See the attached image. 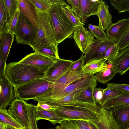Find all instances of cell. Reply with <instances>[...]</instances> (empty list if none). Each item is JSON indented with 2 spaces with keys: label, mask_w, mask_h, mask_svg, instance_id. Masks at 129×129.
Here are the masks:
<instances>
[{
  "label": "cell",
  "mask_w": 129,
  "mask_h": 129,
  "mask_svg": "<svg viewBox=\"0 0 129 129\" xmlns=\"http://www.w3.org/2000/svg\"><path fill=\"white\" fill-rule=\"evenodd\" d=\"M66 4L63 0H57L47 12L58 44L67 38H72L76 27L68 18L63 9V7Z\"/></svg>",
  "instance_id": "1"
},
{
  "label": "cell",
  "mask_w": 129,
  "mask_h": 129,
  "mask_svg": "<svg viewBox=\"0 0 129 129\" xmlns=\"http://www.w3.org/2000/svg\"><path fill=\"white\" fill-rule=\"evenodd\" d=\"M47 71L37 66L15 62L6 64L5 74L14 87L32 80L45 78Z\"/></svg>",
  "instance_id": "2"
},
{
  "label": "cell",
  "mask_w": 129,
  "mask_h": 129,
  "mask_svg": "<svg viewBox=\"0 0 129 129\" xmlns=\"http://www.w3.org/2000/svg\"><path fill=\"white\" fill-rule=\"evenodd\" d=\"M97 84L94 75L87 74L63 88L48 93L34 100L38 102L44 103L70 95H73L74 98L86 88L90 87H96Z\"/></svg>",
  "instance_id": "3"
},
{
  "label": "cell",
  "mask_w": 129,
  "mask_h": 129,
  "mask_svg": "<svg viewBox=\"0 0 129 129\" xmlns=\"http://www.w3.org/2000/svg\"><path fill=\"white\" fill-rule=\"evenodd\" d=\"M53 83L45 78L32 80L14 87V95L24 101L34 100L48 93Z\"/></svg>",
  "instance_id": "4"
},
{
  "label": "cell",
  "mask_w": 129,
  "mask_h": 129,
  "mask_svg": "<svg viewBox=\"0 0 129 129\" xmlns=\"http://www.w3.org/2000/svg\"><path fill=\"white\" fill-rule=\"evenodd\" d=\"M38 10L37 34L34 42L30 45L35 51L52 44H58L56 42L47 12L42 13Z\"/></svg>",
  "instance_id": "5"
},
{
  "label": "cell",
  "mask_w": 129,
  "mask_h": 129,
  "mask_svg": "<svg viewBox=\"0 0 129 129\" xmlns=\"http://www.w3.org/2000/svg\"><path fill=\"white\" fill-rule=\"evenodd\" d=\"M37 29L20 11L14 35L17 44L30 45L34 42Z\"/></svg>",
  "instance_id": "6"
},
{
  "label": "cell",
  "mask_w": 129,
  "mask_h": 129,
  "mask_svg": "<svg viewBox=\"0 0 129 129\" xmlns=\"http://www.w3.org/2000/svg\"><path fill=\"white\" fill-rule=\"evenodd\" d=\"M53 108V109L64 119L93 121L98 113L87 108L77 106H64Z\"/></svg>",
  "instance_id": "7"
},
{
  "label": "cell",
  "mask_w": 129,
  "mask_h": 129,
  "mask_svg": "<svg viewBox=\"0 0 129 129\" xmlns=\"http://www.w3.org/2000/svg\"><path fill=\"white\" fill-rule=\"evenodd\" d=\"M7 111L10 115L23 128L30 129L27 103L23 100H14Z\"/></svg>",
  "instance_id": "8"
},
{
  "label": "cell",
  "mask_w": 129,
  "mask_h": 129,
  "mask_svg": "<svg viewBox=\"0 0 129 129\" xmlns=\"http://www.w3.org/2000/svg\"><path fill=\"white\" fill-rule=\"evenodd\" d=\"M73 37L80 50L85 54L88 53L94 39L91 33L81 25L76 26Z\"/></svg>",
  "instance_id": "9"
},
{
  "label": "cell",
  "mask_w": 129,
  "mask_h": 129,
  "mask_svg": "<svg viewBox=\"0 0 129 129\" xmlns=\"http://www.w3.org/2000/svg\"><path fill=\"white\" fill-rule=\"evenodd\" d=\"M117 43L114 40L108 38L106 40L94 39L90 46L89 52L85 54L86 62L93 59H104L108 48Z\"/></svg>",
  "instance_id": "10"
},
{
  "label": "cell",
  "mask_w": 129,
  "mask_h": 129,
  "mask_svg": "<svg viewBox=\"0 0 129 129\" xmlns=\"http://www.w3.org/2000/svg\"><path fill=\"white\" fill-rule=\"evenodd\" d=\"M100 2V0H79V8L72 9L80 22L84 24L89 17L92 15H96Z\"/></svg>",
  "instance_id": "11"
},
{
  "label": "cell",
  "mask_w": 129,
  "mask_h": 129,
  "mask_svg": "<svg viewBox=\"0 0 129 129\" xmlns=\"http://www.w3.org/2000/svg\"><path fill=\"white\" fill-rule=\"evenodd\" d=\"M98 129H119L112 110L100 107L95 120L90 121Z\"/></svg>",
  "instance_id": "12"
},
{
  "label": "cell",
  "mask_w": 129,
  "mask_h": 129,
  "mask_svg": "<svg viewBox=\"0 0 129 129\" xmlns=\"http://www.w3.org/2000/svg\"><path fill=\"white\" fill-rule=\"evenodd\" d=\"M74 62L60 58L57 59L46 72L45 79L54 82L70 69Z\"/></svg>",
  "instance_id": "13"
},
{
  "label": "cell",
  "mask_w": 129,
  "mask_h": 129,
  "mask_svg": "<svg viewBox=\"0 0 129 129\" xmlns=\"http://www.w3.org/2000/svg\"><path fill=\"white\" fill-rule=\"evenodd\" d=\"M0 78V109H6L8 105L15 99L14 87L5 74Z\"/></svg>",
  "instance_id": "14"
},
{
  "label": "cell",
  "mask_w": 129,
  "mask_h": 129,
  "mask_svg": "<svg viewBox=\"0 0 129 129\" xmlns=\"http://www.w3.org/2000/svg\"><path fill=\"white\" fill-rule=\"evenodd\" d=\"M57 60L34 52L27 55L18 62L37 66L47 70Z\"/></svg>",
  "instance_id": "15"
},
{
  "label": "cell",
  "mask_w": 129,
  "mask_h": 129,
  "mask_svg": "<svg viewBox=\"0 0 129 129\" xmlns=\"http://www.w3.org/2000/svg\"><path fill=\"white\" fill-rule=\"evenodd\" d=\"M53 107L64 106H75L87 108L98 112L100 108L97 105L84 103L75 99L70 95L53 101L44 103Z\"/></svg>",
  "instance_id": "16"
},
{
  "label": "cell",
  "mask_w": 129,
  "mask_h": 129,
  "mask_svg": "<svg viewBox=\"0 0 129 129\" xmlns=\"http://www.w3.org/2000/svg\"><path fill=\"white\" fill-rule=\"evenodd\" d=\"M87 75L83 73L81 71L78 72H74L70 69L63 75L53 82L51 88L48 93L63 88L75 81Z\"/></svg>",
  "instance_id": "17"
},
{
  "label": "cell",
  "mask_w": 129,
  "mask_h": 129,
  "mask_svg": "<svg viewBox=\"0 0 129 129\" xmlns=\"http://www.w3.org/2000/svg\"><path fill=\"white\" fill-rule=\"evenodd\" d=\"M116 72L121 75L129 70V46L119 50L117 56L110 62Z\"/></svg>",
  "instance_id": "18"
},
{
  "label": "cell",
  "mask_w": 129,
  "mask_h": 129,
  "mask_svg": "<svg viewBox=\"0 0 129 129\" xmlns=\"http://www.w3.org/2000/svg\"><path fill=\"white\" fill-rule=\"evenodd\" d=\"M19 0L20 11L37 29L38 14L37 8L30 0Z\"/></svg>",
  "instance_id": "19"
},
{
  "label": "cell",
  "mask_w": 129,
  "mask_h": 129,
  "mask_svg": "<svg viewBox=\"0 0 129 129\" xmlns=\"http://www.w3.org/2000/svg\"><path fill=\"white\" fill-rule=\"evenodd\" d=\"M111 109L119 129H127L129 125V105H118Z\"/></svg>",
  "instance_id": "20"
},
{
  "label": "cell",
  "mask_w": 129,
  "mask_h": 129,
  "mask_svg": "<svg viewBox=\"0 0 129 129\" xmlns=\"http://www.w3.org/2000/svg\"><path fill=\"white\" fill-rule=\"evenodd\" d=\"M129 26V18L119 20L113 23L106 30L108 38L115 40L117 43L119 40Z\"/></svg>",
  "instance_id": "21"
},
{
  "label": "cell",
  "mask_w": 129,
  "mask_h": 129,
  "mask_svg": "<svg viewBox=\"0 0 129 129\" xmlns=\"http://www.w3.org/2000/svg\"><path fill=\"white\" fill-rule=\"evenodd\" d=\"M109 6L105 1L100 0L98 11L96 15L99 18V26L103 30L107 29L113 23L112 16L109 12Z\"/></svg>",
  "instance_id": "22"
},
{
  "label": "cell",
  "mask_w": 129,
  "mask_h": 129,
  "mask_svg": "<svg viewBox=\"0 0 129 129\" xmlns=\"http://www.w3.org/2000/svg\"><path fill=\"white\" fill-rule=\"evenodd\" d=\"M107 61L105 59H91L84 65L81 72L84 74L94 75L107 67L108 64Z\"/></svg>",
  "instance_id": "23"
},
{
  "label": "cell",
  "mask_w": 129,
  "mask_h": 129,
  "mask_svg": "<svg viewBox=\"0 0 129 129\" xmlns=\"http://www.w3.org/2000/svg\"><path fill=\"white\" fill-rule=\"evenodd\" d=\"M36 120L44 119L48 120L53 124L56 125L64 120V118L57 114L53 109L44 110L36 106L35 111Z\"/></svg>",
  "instance_id": "24"
},
{
  "label": "cell",
  "mask_w": 129,
  "mask_h": 129,
  "mask_svg": "<svg viewBox=\"0 0 129 129\" xmlns=\"http://www.w3.org/2000/svg\"><path fill=\"white\" fill-rule=\"evenodd\" d=\"M14 34L5 31L0 37V54L6 63L8 56L14 40Z\"/></svg>",
  "instance_id": "25"
},
{
  "label": "cell",
  "mask_w": 129,
  "mask_h": 129,
  "mask_svg": "<svg viewBox=\"0 0 129 129\" xmlns=\"http://www.w3.org/2000/svg\"><path fill=\"white\" fill-rule=\"evenodd\" d=\"M59 123L65 129H98L90 121L84 120L64 119Z\"/></svg>",
  "instance_id": "26"
},
{
  "label": "cell",
  "mask_w": 129,
  "mask_h": 129,
  "mask_svg": "<svg viewBox=\"0 0 129 129\" xmlns=\"http://www.w3.org/2000/svg\"><path fill=\"white\" fill-rule=\"evenodd\" d=\"M106 69L94 74L97 81L103 84H105L112 79L117 73L111 63H108Z\"/></svg>",
  "instance_id": "27"
},
{
  "label": "cell",
  "mask_w": 129,
  "mask_h": 129,
  "mask_svg": "<svg viewBox=\"0 0 129 129\" xmlns=\"http://www.w3.org/2000/svg\"><path fill=\"white\" fill-rule=\"evenodd\" d=\"M124 105H129V93L122 92L116 97L107 101L102 107L109 109L113 107Z\"/></svg>",
  "instance_id": "28"
},
{
  "label": "cell",
  "mask_w": 129,
  "mask_h": 129,
  "mask_svg": "<svg viewBox=\"0 0 129 129\" xmlns=\"http://www.w3.org/2000/svg\"><path fill=\"white\" fill-rule=\"evenodd\" d=\"M4 1L7 18V26L6 31L16 11L19 9V0Z\"/></svg>",
  "instance_id": "29"
},
{
  "label": "cell",
  "mask_w": 129,
  "mask_h": 129,
  "mask_svg": "<svg viewBox=\"0 0 129 129\" xmlns=\"http://www.w3.org/2000/svg\"><path fill=\"white\" fill-rule=\"evenodd\" d=\"M96 87H90L85 89L77 96L74 98V99L82 102L96 105L93 95L94 88Z\"/></svg>",
  "instance_id": "30"
},
{
  "label": "cell",
  "mask_w": 129,
  "mask_h": 129,
  "mask_svg": "<svg viewBox=\"0 0 129 129\" xmlns=\"http://www.w3.org/2000/svg\"><path fill=\"white\" fill-rule=\"evenodd\" d=\"M58 45L57 44H52L37 50L35 52L52 59L57 60L60 58L58 55Z\"/></svg>",
  "instance_id": "31"
},
{
  "label": "cell",
  "mask_w": 129,
  "mask_h": 129,
  "mask_svg": "<svg viewBox=\"0 0 129 129\" xmlns=\"http://www.w3.org/2000/svg\"><path fill=\"white\" fill-rule=\"evenodd\" d=\"M0 122L6 125L11 126L17 129L23 128L10 115L6 109H0Z\"/></svg>",
  "instance_id": "32"
},
{
  "label": "cell",
  "mask_w": 129,
  "mask_h": 129,
  "mask_svg": "<svg viewBox=\"0 0 129 129\" xmlns=\"http://www.w3.org/2000/svg\"><path fill=\"white\" fill-rule=\"evenodd\" d=\"M37 8L42 13L47 12L52 5L57 0H30Z\"/></svg>",
  "instance_id": "33"
},
{
  "label": "cell",
  "mask_w": 129,
  "mask_h": 129,
  "mask_svg": "<svg viewBox=\"0 0 129 129\" xmlns=\"http://www.w3.org/2000/svg\"><path fill=\"white\" fill-rule=\"evenodd\" d=\"M7 26L5 7L4 0H0V37L6 31Z\"/></svg>",
  "instance_id": "34"
},
{
  "label": "cell",
  "mask_w": 129,
  "mask_h": 129,
  "mask_svg": "<svg viewBox=\"0 0 129 129\" xmlns=\"http://www.w3.org/2000/svg\"><path fill=\"white\" fill-rule=\"evenodd\" d=\"M63 9L68 18L76 26L85 25L80 22L72 8L69 5L66 4Z\"/></svg>",
  "instance_id": "35"
},
{
  "label": "cell",
  "mask_w": 129,
  "mask_h": 129,
  "mask_svg": "<svg viewBox=\"0 0 129 129\" xmlns=\"http://www.w3.org/2000/svg\"><path fill=\"white\" fill-rule=\"evenodd\" d=\"M123 92L114 89H105L102 98L99 104L102 107L108 100L116 97Z\"/></svg>",
  "instance_id": "36"
},
{
  "label": "cell",
  "mask_w": 129,
  "mask_h": 129,
  "mask_svg": "<svg viewBox=\"0 0 129 129\" xmlns=\"http://www.w3.org/2000/svg\"><path fill=\"white\" fill-rule=\"evenodd\" d=\"M110 3L119 13L129 11V0L110 1Z\"/></svg>",
  "instance_id": "37"
},
{
  "label": "cell",
  "mask_w": 129,
  "mask_h": 129,
  "mask_svg": "<svg viewBox=\"0 0 129 129\" xmlns=\"http://www.w3.org/2000/svg\"><path fill=\"white\" fill-rule=\"evenodd\" d=\"M88 28L93 36L100 40H106L108 38L104 30L99 26L89 24Z\"/></svg>",
  "instance_id": "38"
},
{
  "label": "cell",
  "mask_w": 129,
  "mask_h": 129,
  "mask_svg": "<svg viewBox=\"0 0 129 129\" xmlns=\"http://www.w3.org/2000/svg\"><path fill=\"white\" fill-rule=\"evenodd\" d=\"M30 129H38L35 115L36 106L27 103Z\"/></svg>",
  "instance_id": "39"
},
{
  "label": "cell",
  "mask_w": 129,
  "mask_h": 129,
  "mask_svg": "<svg viewBox=\"0 0 129 129\" xmlns=\"http://www.w3.org/2000/svg\"><path fill=\"white\" fill-rule=\"evenodd\" d=\"M119 51L117 43L112 45L106 51L104 59L106 60L108 63L111 62L118 55Z\"/></svg>",
  "instance_id": "40"
},
{
  "label": "cell",
  "mask_w": 129,
  "mask_h": 129,
  "mask_svg": "<svg viewBox=\"0 0 129 129\" xmlns=\"http://www.w3.org/2000/svg\"><path fill=\"white\" fill-rule=\"evenodd\" d=\"M117 44L119 50L129 46V26Z\"/></svg>",
  "instance_id": "41"
},
{
  "label": "cell",
  "mask_w": 129,
  "mask_h": 129,
  "mask_svg": "<svg viewBox=\"0 0 129 129\" xmlns=\"http://www.w3.org/2000/svg\"><path fill=\"white\" fill-rule=\"evenodd\" d=\"M107 88L119 90L123 92L129 93V85L124 83L120 84L108 83Z\"/></svg>",
  "instance_id": "42"
},
{
  "label": "cell",
  "mask_w": 129,
  "mask_h": 129,
  "mask_svg": "<svg viewBox=\"0 0 129 129\" xmlns=\"http://www.w3.org/2000/svg\"><path fill=\"white\" fill-rule=\"evenodd\" d=\"M85 62V56L82 54L80 57L74 61L70 69L74 72L80 71Z\"/></svg>",
  "instance_id": "43"
},
{
  "label": "cell",
  "mask_w": 129,
  "mask_h": 129,
  "mask_svg": "<svg viewBox=\"0 0 129 129\" xmlns=\"http://www.w3.org/2000/svg\"><path fill=\"white\" fill-rule=\"evenodd\" d=\"M19 12V9L16 11L6 31L7 32L14 34L17 22Z\"/></svg>",
  "instance_id": "44"
},
{
  "label": "cell",
  "mask_w": 129,
  "mask_h": 129,
  "mask_svg": "<svg viewBox=\"0 0 129 129\" xmlns=\"http://www.w3.org/2000/svg\"><path fill=\"white\" fill-rule=\"evenodd\" d=\"M105 90V89L101 87L94 88V96L96 103L99 104L102 98Z\"/></svg>",
  "instance_id": "45"
},
{
  "label": "cell",
  "mask_w": 129,
  "mask_h": 129,
  "mask_svg": "<svg viewBox=\"0 0 129 129\" xmlns=\"http://www.w3.org/2000/svg\"><path fill=\"white\" fill-rule=\"evenodd\" d=\"M67 2L72 8L77 9L79 7V0H68Z\"/></svg>",
  "instance_id": "46"
},
{
  "label": "cell",
  "mask_w": 129,
  "mask_h": 129,
  "mask_svg": "<svg viewBox=\"0 0 129 129\" xmlns=\"http://www.w3.org/2000/svg\"><path fill=\"white\" fill-rule=\"evenodd\" d=\"M6 65L0 54V76L5 74Z\"/></svg>",
  "instance_id": "47"
},
{
  "label": "cell",
  "mask_w": 129,
  "mask_h": 129,
  "mask_svg": "<svg viewBox=\"0 0 129 129\" xmlns=\"http://www.w3.org/2000/svg\"><path fill=\"white\" fill-rule=\"evenodd\" d=\"M37 106L41 109L44 110H50L54 108L53 107L47 104L40 102H38Z\"/></svg>",
  "instance_id": "48"
},
{
  "label": "cell",
  "mask_w": 129,
  "mask_h": 129,
  "mask_svg": "<svg viewBox=\"0 0 129 129\" xmlns=\"http://www.w3.org/2000/svg\"><path fill=\"white\" fill-rule=\"evenodd\" d=\"M5 129H17L9 125H6V126Z\"/></svg>",
  "instance_id": "49"
},
{
  "label": "cell",
  "mask_w": 129,
  "mask_h": 129,
  "mask_svg": "<svg viewBox=\"0 0 129 129\" xmlns=\"http://www.w3.org/2000/svg\"><path fill=\"white\" fill-rule=\"evenodd\" d=\"M6 125L0 122V129H5Z\"/></svg>",
  "instance_id": "50"
},
{
  "label": "cell",
  "mask_w": 129,
  "mask_h": 129,
  "mask_svg": "<svg viewBox=\"0 0 129 129\" xmlns=\"http://www.w3.org/2000/svg\"><path fill=\"white\" fill-rule=\"evenodd\" d=\"M55 129H61L60 126L58 125L55 127Z\"/></svg>",
  "instance_id": "51"
},
{
  "label": "cell",
  "mask_w": 129,
  "mask_h": 129,
  "mask_svg": "<svg viewBox=\"0 0 129 129\" xmlns=\"http://www.w3.org/2000/svg\"><path fill=\"white\" fill-rule=\"evenodd\" d=\"M61 129H65L62 126L60 125Z\"/></svg>",
  "instance_id": "52"
},
{
  "label": "cell",
  "mask_w": 129,
  "mask_h": 129,
  "mask_svg": "<svg viewBox=\"0 0 129 129\" xmlns=\"http://www.w3.org/2000/svg\"><path fill=\"white\" fill-rule=\"evenodd\" d=\"M48 129H55V128H49Z\"/></svg>",
  "instance_id": "53"
},
{
  "label": "cell",
  "mask_w": 129,
  "mask_h": 129,
  "mask_svg": "<svg viewBox=\"0 0 129 129\" xmlns=\"http://www.w3.org/2000/svg\"><path fill=\"white\" fill-rule=\"evenodd\" d=\"M127 129H129V126H128V127Z\"/></svg>",
  "instance_id": "54"
},
{
  "label": "cell",
  "mask_w": 129,
  "mask_h": 129,
  "mask_svg": "<svg viewBox=\"0 0 129 129\" xmlns=\"http://www.w3.org/2000/svg\"><path fill=\"white\" fill-rule=\"evenodd\" d=\"M22 129H24V128H22Z\"/></svg>",
  "instance_id": "55"
}]
</instances>
